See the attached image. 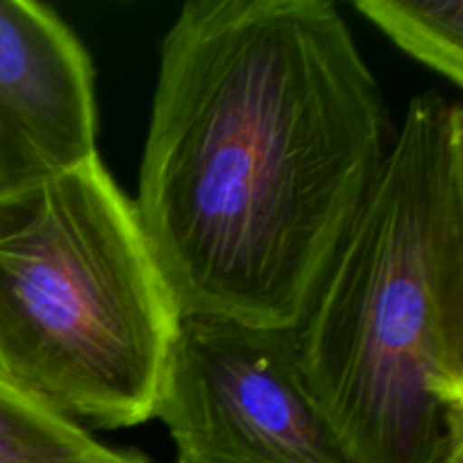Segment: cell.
Returning <instances> with one entry per match:
<instances>
[{
  "label": "cell",
  "mask_w": 463,
  "mask_h": 463,
  "mask_svg": "<svg viewBox=\"0 0 463 463\" xmlns=\"http://www.w3.org/2000/svg\"><path fill=\"white\" fill-rule=\"evenodd\" d=\"M303 375L353 463L463 457V109L416 95L297 326Z\"/></svg>",
  "instance_id": "7a4b0ae2"
},
{
  "label": "cell",
  "mask_w": 463,
  "mask_h": 463,
  "mask_svg": "<svg viewBox=\"0 0 463 463\" xmlns=\"http://www.w3.org/2000/svg\"><path fill=\"white\" fill-rule=\"evenodd\" d=\"M450 463H463V457H457V459L450 461Z\"/></svg>",
  "instance_id": "ba28073f"
},
{
  "label": "cell",
  "mask_w": 463,
  "mask_h": 463,
  "mask_svg": "<svg viewBox=\"0 0 463 463\" xmlns=\"http://www.w3.org/2000/svg\"><path fill=\"white\" fill-rule=\"evenodd\" d=\"M95 156V71L86 48L48 5L0 0V194Z\"/></svg>",
  "instance_id": "5b68a950"
},
{
  "label": "cell",
  "mask_w": 463,
  "mask_h": 463,
  "mask_svg": "<svg viewBox=\"0 0 463 463\" xmlns=\"http://www.w3.org/2000/svg\"><path fill=\"white\" fill-rule=\"evenodd\" d=\"M353 7L410 57L463 84V0H357Z\"/></svg>",
  "instance_id": "52a82bcc"
},
{
  "label": "cell",
  "mask_w": 463,
  "mask_h": 463,
  "mask_svg": "<svg viewBox=\"0 0 463 463\" xmlns=\"http://www.w3.org/2000/svg\"><path fill=\"white\" fill-rule=\"evenodd\" d=\"M154 419L176 463H353L307 387L297 330L181 319Z\"/></svg>",
  "instance_id": "277c9868"
},
{
  "label": "cell",
  "mask_w": 463,
  "mask_h": 463,
  "mask_svg": "<svg viewBox=\"0 0 463 463\" xmlns=\"http://www.w3.org/2000/svg\"><path fill=\"white\" fill-rule=\"evenodd\" d=\"M396 127L328 0H190L134 199L181 319L297 330Z\"/></svg>",
  "instance_id": "6da1fadb"
},
{
  "label": "cell",
  "mask_w": 463,
  "mask_h": 463,
  "mask_svg": "<svg viewBox=\"0 0 463 463\" xmlns=\"http://www.w3.org/2000/svg\"><path fill=\"white\" fill-rule=\"evenodd\" d=\"M0 463H156L93 434L0 373Z\"/></svg>",
  "instance_id": "8992f818"
},
{
  "label": "cell",
  "mask_w": 463,
  "mask_h": 463,
  "mask_svg": "<svg viewBox=\"0 0 463 463\" xmlns=\"http://www.w3.org/2000/svg\"><path fill=\"white\" fill-rule=\"evenodd\" d=\"M179 310L102 158L0 194V373L86 430L154 419Z\"/></svg>",
  "instance_id": "3957f363"
}]
</instances>
